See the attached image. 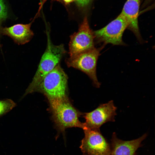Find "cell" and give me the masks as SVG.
Listing matches in <instances>:
<instances>
[{
  "mask_svg": "<svg viewBox=\"0 0 155 155\" xmlns=\"http://www.w3.org/2000/svg\"><path fill=\"white\" fill-rule=\"evenodd\" d=\"M68 77L60 64L44 78L36 90L47 99L51 109L68 99L67 95Z\"/></svg>",
  "mask_w": 155,
  "mask_h": 155,
  "instance_id": "6da1fadb",
  "label": "cell"
},
{
  "mask_svg": "<svg viewBox=\"0 0 155 155\" xmlns=\"http://www.w3.org/2000/svg\"><path fill=\"white\" fill-rule=\"evenodd\" d=\"M47 45L37 69L31 82L25 90L22 98L27 94L35 92L37 88L45 76L59 64L67 51L64 45H56L51 42L49 31H46Z\"/></svg>",
  "mask_w": 155,
  "mask_h": 155,
  "instance_id": "7a4b0ae2",
  "label": "cell"
},
{
  "mask_svg": "<svg viewBox=\"0 0 155 155\" xmlns=\"http://www.w3.org/2000/svg\"><path fill=\"white\" fill-rule=\"evenodd\" d=\"M51 110L56 127L61 132L64 133L68 128L78 127L83 129L85 126L84 123L81 122L79 119L81 114L68 99L62 101Z\"/></svg>",
  "mask_w": 155,
  "mask_h": 155,
  "instance_id": "3957f363",
  "label": "cell"
},
{
  "mask_svg": "<svg viewBox=\"0 0 155 155\" xmlns=\"http://www.w3.org/2000/svg\"><path fill=\"white\" fill-rule=\"evenodd\" d=\"M100 49L94 48L66 59L68 67H73L86 74L92 81L94 86L100 87V83L97 79L96 69Z\"/></svg>",
  "mask_w": 155,
  "mask_h": 155,
  "instance_id": "277c9868",
  "label": "cell"
},
{
  "mask_svg": "<svg viewBox=\"0 0 155 155\" xmlns=\"http://www.w3.org/2000/svg\"><path fill=\"white\" fill-rule=\"evenodd\" d=\"M129 23L121 13L114 20L103 28L93 32L94 39L104 44L123 45V33L128 28Z\"/></svg>",
  "mask_w": 155,
  "mask_h": 155,
  "instance_id": "5b68a950",
  "label": "cell"
},
{
  "mask_svg": "<svg viewBox=\"0 0 155 155\" xmlns=\"http://www.w3.org/2000/svg\"><path fill=\"white\" fill-rule=\"evenodd\" d=\"M94 37L86 16L80 26L77 32L70 36L69 43V57L94 48Z\"/></svg>",
  "mask_w": 155,
  "mask_h": 155,
  "instance_id": "8992f818",
  "label": "cell"
},
{
  "mask_svg": "<svg viewBox=\"0 0 155 155\" xmlns=\"http://www.w3.org/2000/svg\"><path fill=\"white\" fill-rule=\"evenodd\" d=\"M85 134L80 148L85 155H110V145L100 130L91 129L85 126Z\"/></svg>",
  "mask_w": 155,
  "mask_h": 155,
  "instance_id": "52a82bcc",
  "label": "cell"
},
{
  "mask_svg": "<svg viewBox=\"0 0 155 155\" xmlns=\"http://www.w3.org/2000/svg\"><path fill=\"white\" fill-rule=\"evenodd\" d=\"M117 109L112 100L100 104L93 111L85 114V127L92 129L100 130V127L104 123L115 121Z\"/></svg>",
  "mask_w": 155,
  "mask_h": 155,
  "instance_id": "ba28073f",
  "label": "cell"
},
{
  "mask_svg": "<svg viewBox=\"0 0 155 155\" xmlns=\"http://www.w3.org/2000/svg\"><path fill=\"white\" fill-rule=\"evenodd\" d=\"M145 133L137 139L124 141L118 138L113 133L111 139L110 155H135L137 149L141 147L142 142L146 138Z\"/></svg>",
  "mask_w": 155,
  "mask_h": 155,
  "instance_id": "9c48e42d",
  "label": "cell"
},
{
  "mask_svg": "<svg viewBox=\"0 0 155 155\" xmlns=\"http://www.w3.org/2000/svg\"><path fill=\"white\" fill-rule=\"evenodd\" d=\"M33 20L28 24H17L9 27H2L0 34L11 38L18 45H23L29 42L34 36L31 29Z\"/></svg>",
  "mask_w": 155,
  "mask_h": 155,
  "instance_id": "30bf717a",
  "label": "cell"
},
{
  "mask_svg": "<svg viewBox=\"0 0 155 155\" xmlns=\"http://www.w3.org/2000/svg\"><path fill=\"white\" fill-rule=\"evenodd\" d=\"M140 4V0H127L120 13L128 21V28L133 33L139 41H141L138 21Z\"/></svg>",
  "mask_w": 155,
  "mask_h": 155,
  "instance_id": "8fae6325",
  "label": "cell"
},
{
  "mask_svg": "<svg viewBox=\"0 0 155 155\" xmlns=\"http://www.w3.org/2000/svg\"><path fill=\"white\" fill-rule=\"evenodd\" d=\"M16 105L15 102L11 99L0 100V117L11 111Z\"/></svg>",
  "mask_w": 155,
  "mask_h": 155,
  "instance_id": "7c38bea8",
  "label": "cell"
},
{
  "mask_svg": "<svg viewBox=\"0 0 155 155\" xmlns=\"http://www.w3.org/2000/svg\"><path fill=\"white\" fill-rule=\"evenodd\" d=\"M8 16L6 6L3 0H0V32L2 23L5 21Z\"/></svg>",
  "mask_w": 155,
  "mask_h": 155,
  "instance_id": "4fadbf2b",
  "label": "cell"
},
{
  "mask_svg": "<svg viewBox=\"0 0 155 155\" xmlns=\"http://www.w3.org/2000/svg\"><path fill=\"white\" fill-rule=\"evenodd\" d=\"M77 5L80 7L83 8L88 5L92 0H75Z\"/></svg>",
  "mask_w": 155,
  "mask_h": 155,
  "instance_id": "5bb4252c",
  "label": "cell"
},
{
  "mask_svg": "<svg viewBox=\"0 0 155 155\" xmlns=\"http://www.w3.org/2000/svg\"><path fill=\"white\" fill-rule=\"evenodd\" d=\"M47 0H41V1L40 3V6L39 8V9H38V13H37V14H38V13L39 12V11H40V10L41 9V8L42 7V6L43 5V4H44V3ZM55 0L57 1H61V0Z\"/></svg>",
  "mask_w": 155,
  "mask_h": 155,
  "instance_id": "9a60e30c",
  "label": "cell"
},
{
  "mask_svg": "<svg viewBox=\"0 0 155 155\" xmlns=\"http://www.w3.org/2000/svg\"><path fill=\"white\" fill-rule=\"evenodd\" d=\"M74 0H63L65 3L67 4L69 3L74 1Z\"/></svg>",
  "mask_w": 155,
  "mask_h": 155,
  "instance_id": "2e32d148",
  "label": "cell"
},
{
  "mask_svg": "<svg viewBox=\"0 0 155 155\" xmlns=\"http://www.w3.org/2000/svg\"><path fill=\"white\" fill-rule=\"evenodd\" d=\"M1 46V45L0 44V47Z\"/></svg>",
  "mask_w": 155,
  "mask_h": 155,
  "instance_id": "e0dca14e",
  "label": "cell"
}]
</instances>
